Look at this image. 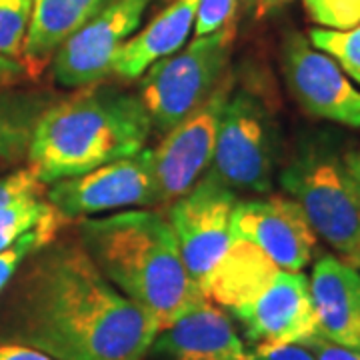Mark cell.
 Instances as JSON below:
<instances>
[{"mask_svg": "<svg viewBox=\"0 0 360 360\" xmlns=\"http://www.w3.org/2000/svg\"><path fill=\"white\" fill-rule=\"evenodd\" d=\"M160 326L77 240L44 246L4 314L6 342L54 360H144Z\"/></svg>", "mask_w": 360, "mask_h": 360, "instance_id": "1", "label": "cell"}, {"mask_svg": "<svg viewBox=\"0 0 360 360\" xmlns=\"http://www.w3.org/2000/svg\"><path fill=\"white\" fill-rule=\"evenodd\" d=\"M78 243L132 302L150 312L160 330L206 298L193 283L168 220L153 210H122L78 222Z\"/></svg>", "mask_w": 360, "mask_h": 360, "instance_id": "2", "label": "cell"}, {"mask_svg": "<svg viewBox=\"0 0 360 360\" xmlns=\"http://www.w3.org/2000/svg\"><path fill=\"white\" fill-rule=\"evenodd\" d=\"M153 130L139 94L89 84L49 104L28 144V168L42 184L84 174L136 155Z\"/></svg>", "mask_w": 360, "mask_h": 360, "instance_id": "3", "label": "cell"}, {"mask_svg": "<svg viewBox=\"0 0 360 360\" xmlns=\"http://www.w3.org/2000/svg\"><path fill=\"white\" fill-rule=\"evenodd\" d=\"M205 296L231 310L257 347L307 345L321 335L309 276L278 269L257 246L240 238H232Z\"/></svg>", "mask_w": 360, "mask_h": 360, "instance_id": "4", "label": "cell"}, {"mask_svg": "<svg viewBox=\"0 0 360 360\" xmlns=\"http://www.w3.org/2000/svg\"><path fill=\"white\" fill-rule=\"evenodd\" d=\"M281 184L302 208L316 236L338 258L360 266V194L348 174L345 155L322 142H309L281 172Z\"/></svg>", "mask_w": 360, "mask_h": 360, "instance_id": "5", "label": "cell"}, {"mask_svg": "<svg viewBox=\"0 0 360 360\" xmlns=\"http://www.w3.org/2000/svg\"><path fill=\"white\" fill-rule=\"evenodd\" d=\"M234 42V22L212 34L196 37L141 77L139 98L158 132H168L205 103L226 78Z\"/></svg>", "mask_w": 360, "mask_h": 360, "instance_id": "6", "label": "cell"}, {"mask_svg": "<svg viewBox=\"0 0 360 360\" xmlns=\"http://www.w3.org/2000/svg\"><path fill=\"white\" fill-rule=\"evenodd\" d=\"M206 174L231 191L264 194L272 186V122L266 108L245 90L236 92L224 104L214 155Z\"/></svg>", "mask_w": 360, "mask_h": 360, "instance_id": "7", "label": "cell"}, {"mask_svg": "<svg viewBox=\"0 0 360 360\" xmlns=\"http://www.w3.org/2000/svg\"><path fill=\"white\" fill-rule=\"evenodd\" d=\"M234 206V191L205 174L168 208L167 220L179 240L184 266L202 295L206 283L231 246Z\"/></svg>", "mask_w": 360, "mask_h": 360, "instance_id": "8", "label": "cell"}, {"mask_svg": "<svg viewBox=\"0 0 360 360\" xmlns=\"http://www.w3.org/2000/svg\"><path fill=\"white\" fill-rule=\"evenodd\" d=\"M49 202L68 220L156 205L160 194L155 153L153 148H142L136 155L112 160L84 174L56 180L49 191Z\"/></svg>", "mask_w": 360, "mask_h": 360, "instance_id": "9", "label": "cell"}, {"mask_svg": "<svg viewBox=\"0 0 360 360\" xmlns=\"http://www.w3.org/2000/svg\"><path fill=\"white\" fill-rule=\"evenodd\" d=\"M283 72L290 94L307 115L348 129H360V90L304 34H286Z\"/></svg>", "mask_w": 360, "mask_h": 360, "instance_id": "10", "label": "cell"}, {"mask_svg": "<svg viewBox=\"0 0 360 360\" xmlns=\"http://www.w3.org/2000/svg\"><path fill=\"white\" fill-rule=\"evenodd\" d=\"M229 98L231 80L226 77L205 103L168 130L162 142L153 148L160 202L176 200L208 170L214 155L220 116Z\"/></svg>", "mask_w": 360, "mask_h": 360, "instance_id": "11", "label": "cell"}, {"mask_svg": "<svg viewBox=\"0 0 360 360\" xmlns=\"http://www.w3.org/2000/svg\"><path fill=\"white\" fill-rule=\"evenodd\" d=\"M150 2L112 0L54 54L52 72L56 82L66 89H78L108 77L116 52L139 30Z\"/></svg>", "mask_w": 360, "mask_h": 360, "instance_id": "12", "label": "cell"}, {"mask_svg": "<svg viewBox=\"0 0 360 360\" xmlns=\"http://www.w3.org/2000/svg\"><path fill=\"white\" fill-rule=\"evenodd\" d=\"M231 232L234 238L257 246L278 269L292 272L304 269L316 248V232L302 208L283 196L236 202Z\"/></svg>", "mask_w": 360, "mask_h": 360, "instance_id": "13", "label": "cell"}, {"mask_svg": "<svg viewBox=\"0 0 360 360\" xmlns=\"http://www.w3.org/2000/svg\"><path fill=\"white\" fill-rule=\"evenodd\" d=\"M150 350L167 360H246L248 356L229 314L208 298L158 330Z\"/></svg>", "mask_w": 360, "mask_h": 360, "instance_id": "14", "label": "cell"}, {"mask_svg": "<svg viewBox=\"0 0 360 360\" xmlns=\"http://www.w3.org/2000/svg\"><path fill=\"white\" fill-rule=\"evenodd\" d=\"M309 281L321 336L360 352L359 269L335 255H324Z\"/></svg>", "mask_w": 360, "mask_h": 360, "instance_id": "15", "label": "cell"}, {"mask_svg": "<svg viewBox=\"0 0 360 360\" xmlns=\"http://www.w3.org/2000/svg\"><path fill=\"white\" fill-rule=\"evenodd\" d=\"M198 0H174L132 34L116 52L110 65V75L122 80L141 78L160 58L170 56L184 46L194 30Z\"/></svg>", "mask_w": 360, "mask_h": 360, "instance_id": "16", "label": "cell"}, {"mask_svg": "<svg viewBox=\"0 0 360 360\" xmlns=\"http://www.w3.org/2000/svg\"><path fill=\"white\" fill-rule=\"evenodd\" d=\"M112 0H32V14L22 46L26 72L39 75L58 49L86 26Z\"/></svg>", "mask_w": 360, "mask_h": 360, "instance_id": "17", "label": "cell"}, {"mask_svg": "<svg viewBox=\"0 0 360 360\" xmlns=\"http://www.w3.org/2000/svg\"><path fill=\"white\" fill-rule=\"evenodd\" d=\"M49 104V94L0 90V167L26 156L37 120Z\"/></svg>", "mask_w": 360, "mask_h": 360, "instance_id": "18", "label": "cell"}, {"mask_svg": "<svg viewBox=\"0 0 360 360\" xmlns=\"http://www.w3.org/2000/svg\"><path fill=\"white\" fill-rule=\"evenodd\" d=\"M66 222H68V219L54 208L51 214L40 224H37L32 231L25 232L16 243H13L4 250H0V292L4 290L6 284L11 283L14 272L18 270V266L25 262L26 258L39 255L44 246L51 245L56 238V234L65 229Z\"/></svg>", "mask_w": 360, "mask_h": 360, "instance_id": "19", "label": "cell"}, {"mask_svg": "<svg viewBox=\"0 0 360 360\" xmlns=\"http://www.w3.org/2000/svg\"><path fill=\"white\" fill-rule=\"evenodd\" d=\"M307 39L314 49L328 54L348 78L360 84V25L348 30L312 28Z\"/></svg>", "mask_w": 360, "mask_h": 360, "instance_id": "20", "label": "cell"}, {"mask_svg": "<svg viewBox=\"0 0 360 360\" xmlns=\"http://www.w3.org/2000/svg\"><path fill=\"white\" fill-rule=\"evenodd\" d=\"M54 210L40 194H26L0 208V250L16 243L25 232L32 231Z\"/></svg>", "mask_w": 360, "mask_h": 360, "instance_id": "21", "label": "cell"}, {"mask_svg": "<svg viewBox=\"0 0 360 360\" xmlns=\"http://www.w3.org/2000/svg\"><path fill=\"white\" fill-rule=\"evenodd\" d=\"M32 0H0V56H22Z\"/></svg>", "mask_w": 360, "mask_h": 360, "instance_id": "22", "label": "cell"}, {"mask_svg": "<svg viewBox=\"0 0 360 360\" xmlns=\"http://www.w3.org/2000/svg\"><path fill=\"white\" fill-rule=\"evenodd\" d=\"M302 4L321 28L348 30L360 25V0H302Z\"/></svg>", "mask_w": 360, "mask_h": 360, "instance_id": "23", "label": "cell"}, {"mask_svg": "<svg viewBox=\"0 0 360 360\" xmlns=\"http://www.w3.org/2000/svg\"><path fill=\"white\" fill-rule=\"evenodd\" d=\"M238 0H198L194 32L196 37L212 34L226 25H231Z\"/></svg>", "mask_w": 360, "mask_h": 360, "instance_id": "24", "label": "cell"}, {"mask_svg": "<svg viewBox=\"0 0 360 360\" xmlns=\"http://www.w3.org/2000/svg\"><path fill=\"white\" fill-rule=\"evenodd\" d=\"M44 184L30 168H18L11 174L0 176V208L26 194H42Z\"/></svg>", "mask_w": 360, "mask_h": 360, "instance_id": "25", "label": "cell"}, {"mask_svg": "<svg viewBox=\"0 0 360 360\" xmlns=\"http://www.w3.org/2000/svg\"><path fill=\"white\" fill-rule=\"evenodd\" d=\"M246 360H314V354L304 345H260Z\"/></svg>", "mask_w": 360, "mask_h": 360, "instance_id": "26", "label": "cell"}, {"mask_svg": "<svg viewBox=\"0 0 360 360\" xmlns=\"http://www.w3.org/2000/svg\"><path fill=\"white\" fill-rule=\"evenodd\" d=\"M304 347L309 348L310 352L314 354V360H360L359 350L335 345V342L326 340L321 335L314 336Z\"/></svg>", "mask_w": 360, "mask_h": 360, "instance_id": "27", "label": "cell"}, {"mask_svg": "<svg viewBox=\"0 0 360 360\" xmlns=\"http://www.w3.org/2000/svg\"><path fill=\"white\" fill-rule=\"evenodd\" d=\"M0 360H54L49 354L40 352L37 348L16 345V342H4L0 345Z\"/></svg>", "mask_w": 360, "mask_h": 360, "instance_id": "28", "label": "cell"}, {"mask_svg": "<svg viewBox=\"0 0 360 360\" xmlns=\"http://www.w3.org/2000/svg\"><path fill=\"white\" fill-rule=\"evenodd\" d=\"M26 77V68L22 60L0 56V86H13Z\"/></svg>", "mask_w": 360, "mask_h": 360, "instance_id": "29", "label": "cell"}, {"mask_svg": "<svg viewBox=\"0 0 360 360\" xmlns=\"http://www.w3.org/2000/svg\"><path fill=\"white\" fill-rule=\"evenodd\" d=\"M290 0H245V6L255 18H264L284 8Z\"/></svg>", "mask_w": 360, "mask_h": 360, "instance_id": "30", "label": "cell"}, {"mask_svg": "<svg viewBox=\"0 0 360 360\" xmlns=\"http://www.w3.org/2000/svg\"><path fill=\"white\" fill-rule=\"evenodd\" d=\"M345 165H347L348 174H350V179H352L360 194V146L356 150H350L345 155Z\"/></svg>", "mask_w": 360, "mask_h": 360, "instance_id": "31", "label": "cell"}]
</instances>
